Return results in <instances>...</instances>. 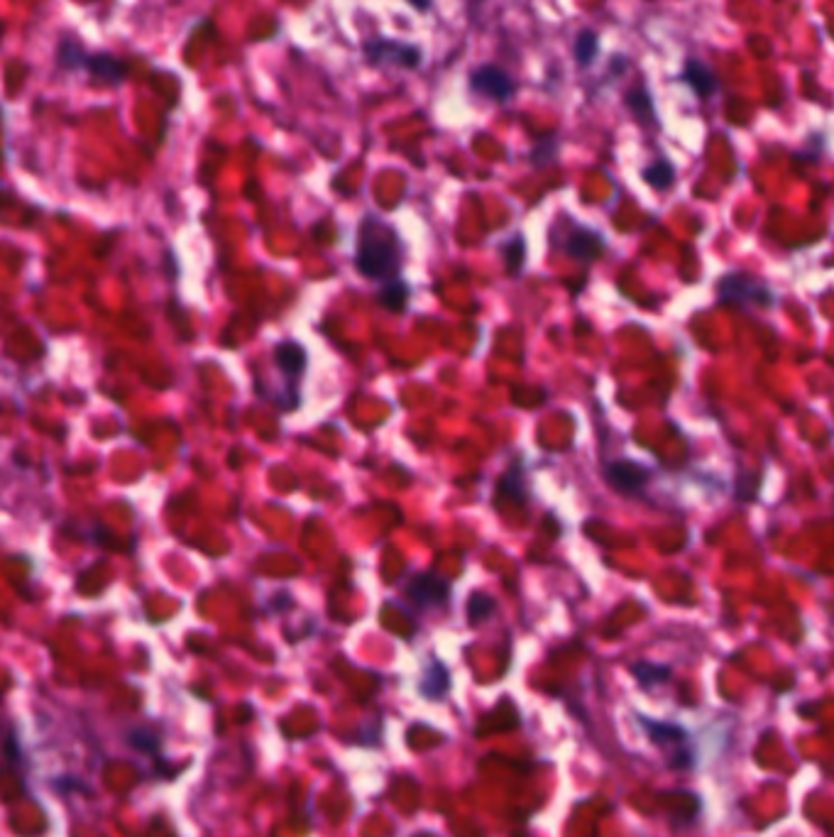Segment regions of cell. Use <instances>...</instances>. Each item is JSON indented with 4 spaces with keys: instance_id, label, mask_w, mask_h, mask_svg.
<instances>
[{
    "instance_id": "cell-1",
    "label": "cell",
    "mask_w": 834,
    "mask_h": 837,
    "mask_svg": "<svg viewBox=\"0 0 834 837\" xmlns=\"http://www.w3.org/2000/svg\"><path fill=\"white\" fill-rule=\"evenodd\" d=\"M355 265L367 279H374V282L399 279L401 245L394 228L380 219H365L360 228Z\"/></svg>"
},
{
    "instance_id": "cell-2",
    "label": "cell",
    "mask_w": 834,
    "mask_h": 837,
    "mask_svg": "<svg viewBox=\"0 0 834 837\" xmlns=\"http://www.w3.org/2000/svg\"><path fill=\"white\" fill-rule=\"evenodd\" d=\"M717 299L724 306H737V309H747V306H771L774 294L764 287L758 279L749 277L744 272H731L724 274L717 284Z\"/></svg>"
},
{
    "instance_id": "cell-3",
    "label": "cell",
    "mask_w": 834,
    "mask_h": 837,
    "mask_svg": "<svg viewBox=\"0 0 834 837\" xmlns=\"http://www.w3.org/2000/svg\"><path fill=\"white\" fill-rule=\"evenodd\" d=\"M641 720V727L649 734V740L660 747V750L666 752V757H668L670 767L676 769H687L690 767V759H693V752H690V744H687V733L676 723H666V720H651V717H639Z\"/></svg>"
},
{
    "instance_id": "cell-4",
    "label": "cell",
    "mask_w": 834,
    "mask_h": 837,
    "mask_svg": "<svg viewBox=\"0 0 834 837\" xmlns=\"http://www.w3.org/2000/svg\"><path fill=\"white\" fill-rule=\"evenodd\" d=\"M365 57L374 67L391 64L399 69H417L421 64V50L417 44L397 42V40H370L365 42Z\"/></svg>"
},
{
    "instance_id": "cell-5",
    "label": "cell",
    "mask_w": 834,
    "mask_h": 837,
    "mask_svg": "<svg viewBox=\"0 0 834 837\" xmlns=\"http://www.w3.org/2000/svg\"><path fill=\"white\" fill-rule=\"evenodd\" d=\"M470 88H472L478 96L492 98L497 104H507V101H512L514 94H516L514 79L502 67H497V64H482L478 69L470 71Z\"/></svg>"
},
{
    "instance_id": "cell-6",
    "label": "cell",
    "mask_w": 834,
    "mask_h": 837,
    "mask_svg": "<svg viewBox=\"0 0 834 837\" xmlns=\"http://www.w3.org/2000/svg\"><path fill=\"white\" fill-rule=\"evenodd\" d=\"M649 471L634 461H612L605 465V480L607 485L624 498H636L643 495L646 482H649Z\"/></svg>"
},
{
    "instance_id": "cell-7",
    "label": "cell",
    "mask_w": 834,
    "mask_h": 837,
    "mask_svg": "<svg viewBox=\"0 0 834 837\" xmlns=\"http://www.w3.org/2000/svg\"><path fill=\"white\" fill-rule=\"evenodd\" d=\"M563 250L568 257L578 262H595L605 255V238L597 230L585 226H573L565 236Z\"/></svg>"
},
{
    "instance_id": "cell-8",
    "label": "cell",
    "mask_w": 834,
    "mask_h": 837,
    "mask_svg": "<svg viewBox=\"0 0 834 837\" xmlns=\"http://www.w3.org/2000/svg\"><path fill=\"white\" fill-rule=\"evenodd\" d=\"M407 595L408 600H414L421 608H438V605H445L451 598V585L434 573H418V576L411 578Z\"/></svg>"
},
{
    "instance_id": "cell-9",
    "label": "cell",
    "mask_w": 834,
    "mask_h": 837,
    "mask_svg": "<svg viewBox=\"0 0 834 837\" xmlns=\"http://www.w3.org/2000/svg\"><path fill=\"white\" fill-rule=\"evenodd\" d=\"M84 69H86L94 79H98L101 84H108V86H118V84H122L125 76H128V64L108 52L88 54Z\"/></svg>"
},
{
    "instance_id": "cell-10",
    "label": "cell",
    "mask_w": 834,
    "mask_h": 837,
    "mask_svg": "<svg viewBox=\"0 0 834 837\" xmlns=\"http://www.w3.org/2000/svg\"><path fill=\"white\" fill-rule=\"evenodd\" d=\"M306 350L294 343V340H282L277 348H274V363L277 367L291 380H299L304 375L306 370Z\"/></svg>"
},
{
    "instance_id": "cell-11",
    "label": "cell",
    "mask_w": 834,
    "mask_h": 837,
    "mask_svg": "<svg viewBox=\"0 0 834 837\" xmlns=\"http://www.w3.org/2000/svg\"><path fill=\"white\" fill-rule=\"evenodd\" d=\"M683 81H686L687 86L693 88L700 98H710L714 91H717V76H714V71L700 59H687L686 69H683Z\"/></svg>"
},
{
    "instance_id": "cell-12",
    "label": "cell",
    "mask_w": 834,
    "mask_h": 837,
    "mask_svg": "<svg viewBox=\"0 0 834 837\" xmlns=\"http://www.w3.org/2000/svg\"><path fill=\"white\" fill-rule=\"evenodd\" d=\"M629 671L639 680L641 688H653V686H663L670 680V666L663 663H651V662H636L629 666Z\"/></svg>"
},
{
    "instance_id": "cell-13",
    "label": "cell",
    "mask_w": 834,
    "mask_h": 837,
    "mask_svg": "<svg viewBox=\"0 0 834 837\" xmlns=\"http://www.w3.org/2000/svg\"><path fill=\"white\" fill-rule=\"evenodd\" d=\"M448 686H451V676L445 671L444 663H431L426 669V676H424V683H421V693L426 698H444Z\"/></svg>"
},
{
    "instance_id": "cell-14",
    "label": "cell",
    "mask_w": 834,
    "mask_h": 837,
    "mask_svg": "<svg viewBox=\"0 0 834 837\" xmlns=\"http://www.w3.org/2000/svg\"><path fill=\"white\" fill-rule=\"evenodd\" d=\"M643 182L653 189H659V192H666V189H670V184L676 182V169L668 159H656L653 165L643 169Z\"/></svg>"
},
{
    "instance_id": "cell-15",
    "label": "cell",
    "mask_w": 834,
    "mask_h": 837,
    "mask_svg": "<svg viewBox=\"0 0 834 837\" xmlns=\"http://www.w3.org/2000/svg\"><path fill=\"white\" fill-rule=\"evenodd\" d=\"M88 52L74 40H61L59 47H57V61H59L61 69L74 71L78 67H86Z\"/></svg>"
},
{
    "instance_id": "cell-16",
    "label": "cell",
    "mask_w": 834,
    "mask_h": 837,
    "mask_svg": "<svg viewBox=\"0 0 834 837\" xmlns=\"http://www.w3.org/2000/svg\"><path fill=\"white\" fill-rule=\"evenodd\" d=\"M497 495L505 500H512L514 505H524L526 492H524V480H522V472H519V463L514 465L512 471L505 472V478L499 480Z\"/></svg>"
},
{
    "instance_id": "cell-17",
    "label": "cell",
    "mask_w": 834,
    "mask_h": 837,
    "mask_svg": "<svg viewBox=\"0 0 834 837\" xmlns=\"http://www.w3.org/2000/svg\"><path fill=\"white\" fill-rule=\"evenodd\" d=\"M626 105L632 108V113H634L641 122L653 121L651 96H649V91H646L643 84H639V86H634L629 94H626Z\"/></svg>"
},
{
    "instance_id": "cell-18",
    "label": "cell",
    "mask_w": 834,
    "mask_h": 837,
    "mask_svg": "<svg viewBox=\"0 0 834 837\" xmlns=\"http://www.w3.org/2000/svg\"><path fill=\"white\" fill-rule=\"evenodd\" d=\"M407 297L408 289L401 284V279L384 282L382 292H380V302H382L384 309H390V311H401L404 304H407Z\"/></svg>"
},
{
    "instance_id": "cell-19",
    "label": "cell",
    "mask_w": 834,
    "mask_h": 837,
    "mask_svg": "<svg viewBox=\"0 0 834 837\" xmlns=\"http://www.w3.org/2000/svg\"><path fill=\"white\" fill-rule=\"evenodd\" d=\"M495 600L485 593H475L468 600V622L472 627H478L482 625L487 617H492V612H495Z\"/></svg>"
},
{
    "instance_id": "cell-20",
    "label": "cell",
    "mask_w": 834,
    "mask_h": 837,
    "mask_svg": "<svg viewBox=\"0 0 834 837\" xmlns=\"http://www.w3.org/2000/svg\"><path fill=\"white\" fill-rule=\"evenodd\" d=\"M595 54H597V35L592 30H582L575 42V59L580 67H590Z\"/></svg>"
},
{
    "instance_id": "cell-21",
    "label": "cell",
    "mask_w": 834,
    "mask_h": 837,
    "mask_svg": "<svg viewBox=\"0 0 834 837\" xmlns=\"http://www.w3.org/2000/svg\"><path fill=\"white\" fill-rule=\"evenodd\" d=\"M524 257H526V243H524L522 236H514L512 240L505 245L507 272H509V274H519L524 267Z\"/></svg>"
},
{
    "instance_id": "cell-22",
    "label": "cell",
    "mask_w": 834,
    "mask_h": 837,
    "mask_svg": "<svg viewBox=\"0 0 834 837\" xmlns=\"http://www.w3.org/2000/svg\"><path fill=\"white\" fill-rule=\"evenodd\" d=\"M128 740H130L132 747H138L142 752H155L159 747V740H157V734L148 733V730H132L128 734Z\"/></svg>"
},
{
    "instance_id": "cell-23",
    "label": "cell",
    "mask_w": 834,
    "mask_h": 837,
    "mask_svg": "<svg viewBox=\"0 0 834 837\" xmlns=\"http://www.w3.org/2000/svg\"><path fill=\"white\" fill-rule=\"evenodd\" d=\"M5 757H8V764H18V742H15L13 730H8V734H5Z\"/></svg>"
},
{
    "instance_id": "cell-24",
    "label": "cell",
    "mask_w": 834,
    "mask_h": 837,
    "mask_svg": "<svg viewBox=\"0 0 834 837\" xmlns=\"http://www.w3.org/2000/svg\"><path fill=\"white\" fill-rule=\"evenodd\" d=\"M408 3L417 10H428V5H431V0H408Z\"/></svg>"
},
{
    "instance_id": "cell-25",
    "label": "cell",
    "mask_w": 834,
    "mask_h": 837,
    "mask_svg": "<svg viewBox=\"0 0 834 837\" xmlns=\"http://www.w3.org/2000/svg\"><path fill=\"white\" fill-rule=\"evenodd\" d=\"M417 837H434V835H428V832H418Z\"/></svg>"
}]
</instances>
